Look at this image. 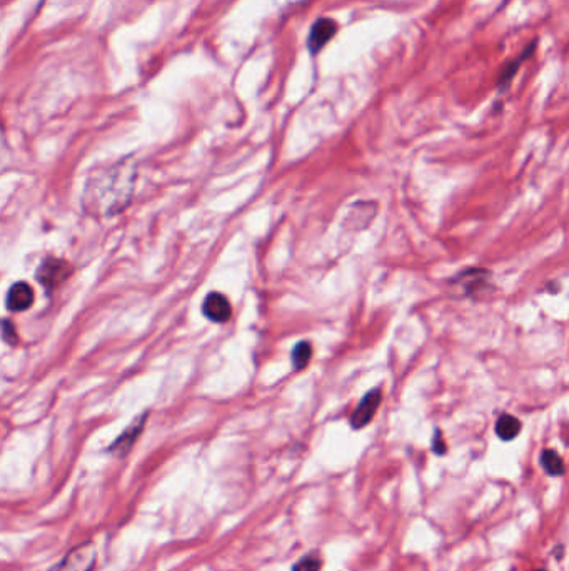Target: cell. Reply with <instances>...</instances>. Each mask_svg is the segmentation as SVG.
I'll list each match as a JSON object with an SVG mask.
<instances>
[{"label":"cell","instance_id":"12","mask_svg":"<svg viewBox=\"0 0 569 571\" xmlns=\"http://www.w3.org/2000/svg\"><path fill=\"white\" fill-rule=\"evenodd\" d=\"M311 358H313V346L309 342L301 341L297 342L296 348L293 349V365L297 371L304 370V367L311 363Z\"/></svg>","mask_w":569,"mask_h":571},{"label":"cell","instance_id":"4","mask_svg":"<svg viewBox=\"0 0 569 571\" xmlns=\"http://www.w3.org/2000/svg\"><path fill=\"white\" fill-rule=\"evenodd\" d=\"M381 399L382 395L379 389H373V391H369L368 395L362 397L361 403L357 404V408L354 409L351 416V425L354 429H361L369 425L371 420L374 418V414L377 411L379 404H381Z\"/></svg>","mask_w":569,"mask_h":571},{"label":"cell","instance_id":"2","mask_svg":"<svg viewBox=\"0 0 569 571\" xmlns=\"http://www.w3.org/2000/svg\"><path fill=\"white\" fill-rule=\"evenodd\" d=\"M95 565V547L82 543L70 549L56 566L49 571H92Z\"/></svg>","mask_w":569,"mask_h":571},{"label":"cell","instance_id":"15","mask_svg":"<svg viewBox=\"0 0 569 571\" xmlns=\"http://www.w3.org/2000/svg\"><path fill=\"white\" fill-rule=\"evenodd\" d=\"M3 340H6L7 342H10V344H14V342H17V331H15V328L14 326H12V323L10 321H3Z\"/></svg>","mask_w":569,"mask_h":571},{"label":"cell","instance_id":"14","mask_svg":"<svg viewBox=\"0 0 569 571\" xmlns=\"http://www.w3.org/2000/svg\"><path fill=\"white\" fill-rule=\"evenodd\" d=\"M446 450H448V446H446L444 439H442L441 431L436 429V433H434V438H432V451L441 456V455H444Z\"/></svg>","mask_w":569,"mask_h":571},{"label":"cell","instance_id":"10","mask_svg":"<svg viewBox=\"0 0 569 571\" xmlns=\"http://www.w3.org/2000/svg\"><path fill=\"white\" fill-rule=\"evenodd\" d=\"M536 45H538V42H536V40H533V42H531V45H529V47H528V49H524V52H522L521 56L516 59V61L509 62L508 66L504 67L503 72H501V74H499V79H497V87H499L501 91H504L506 87H509V84L513 82L514 75H516V74H517V70H520V67H521L522 61H524V59H528V57L531 56V54H533V50L536 49Z\"/></svg>","mask_w":569,"mask_h":571},{"label":"cell","instance_id":"11","mask_svg":"<svg viewBox=\"0 0 569 571\" xmlns=\"http://www.w3.org/2000/svg\"><path fill=\"white\" fill-rule=\"evenodd\" d=\"M541 464L551 476H563L566 471L563 458L554 450H545L541 452Z\"/></svg>","mask_w":569,"mask_h":571},{"label":"cell","instance_id":"6","mask_svg":"<svg viewBox=\"0 0 569 571\" xmlns=\"http://www.w3.org/2000/svg\"><path fill=\"white\" fill-rule=\"evenodd\" d=\"M33 299H36V293H33L32 286L24 281H19L8 289L6 301L7 310L10 312H22L32 306Z\"/></svg>","mask_w":569,"mask_h":571},{"label":"cell","instance_id":"9","mask_svg":"<svg viewBox=\"0 0 569 571\" xmlns=\"http://www.w3.org/2000/svg\"><path fill=\"white\" fill-rule=\"evenodd\" d=\"M521 421L517 420L513 414H501L496 421V434L497 438L503 439V441H513L514 438H517V434L521 433Z\"/></svg>","mask_w":569,"mask_h":571},{"label":"cell","instance_id":"13","mask_svg":"<svg viewBox=\"0 0 569 571\" xmlns=\"http://www.w3.org/2000/svg\"><path fill=\"white\" fill-rule=\"evenodd\" d=\"M322 566V560L318 553H309L302 556L296 565L293 566V571H319Z\"/></svg>","mask_w":569,"mask_h":571},{"label":"cell","instance_id":"8","mask_svg":"<svg viewBox=\"0 0 569 571\" xmlns=\"http://www.w3.org/2000/svg\"><path fill=\"white\" fill-rule=\"evenodd\" d=\"M144 422H146L144 418H139L136 422H132V425H130L129 428L125 429L124 433H122L120 436L116 439V441H114V444L111 446V451L120 456L125 455V452H127L130 448L134 446V443H136L139 434H141L142 429H144Z\"/></svg>","mask_w":569,"mask_h":571},{"label":"cell","instance_id":"3","mask_svg":"<svg viewBox=\"0 0 569 571\" xmlns=\"http://www.w3.org/2000/svg\"><path fill=\"white\" fill-rule=\"evenodd\" d=\"M70 264L59 257H47L37 269V281L42 286L52 289L65 281L70 276Z\"/></svg>","mask_w":569,"mask_h":571},{"label":"cell","instance_id":"5","mask_svg":"<svg viewBox=\"0 0 569 571\" xmlns=\"http://www.w3.org/2000/svg\"><path fill=\"white\" fill-rule=\"evenodd\" d=\"M202 312L214 323H226L233 314V306L224 294L210 293L205 296L204 303H202Z\"/></svg>","mask_w":569,"mask_h":571},{"label":"cell","instance_id":"7","mask_svg":"<svg viewBox=\"0 0 569 571\" xmlns=\"http://www.w3.org/2000/svg\"><path fill=\"white\" fill-rule=\"evenodd\" d=\"M337 32V24L331 19H319L318 22L313 25L309 33V40H307V45H309V50L313 54L319 52L324 45L327 44L332 37L336 36Z\"/></svg>","mask_w":569,"mask_h":571},{"label":"cell","instance_id":"1","mask_svg":"<svg viewBox=\"0 0 569 571\" xmlns=\"http://www.w3.org/2000/svg\"><path fill=\"white\" fill-rule=\"evenodd\" d=\"M102 181H95V188L87 190L91 197V204L94 211L102 209L104 213L112 214L119 211L129 202L130 190H132L134 174L132 172H105Z\"/></svg>","mask_w":569,"mask_h":571}]
</instances>
